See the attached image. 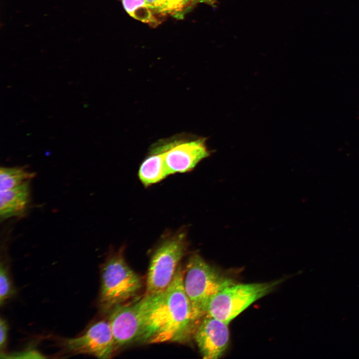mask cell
<instances>
[{
  "mask_svg": "<svg viewBox=\"0 0 359 359\" xmlns=\"http://www.w3.org/2000/svg\"><path fill=\"white\" fill-rule=\"evenodd\" d=\"M280 280L265 283H234L223 289L209 302L205 315L229 323L253 303L268 294Z\"/></svg>",
  "mask_w": 359,
  "mask_h": 359,
  "instance_id": "5b68a950",
  "label": "cell"
},
{
  "mask_svg": "<svg viewBox=\"0 0 359 359\" xmlns=\"http://www.w3.org/2000/svg\"><path fill=\"white\" fill-rule=\"evenodd\" d=\"M183 271L179 266L173 280L162 293L143 296L144 322L137 341L156 344L184 340L199 322L195 319L183 286Z\"/></svg>",
  "mask_w": 359,
  "mask_h": 359,
  "instance_id": "6da1fadb",
  "label": "cell"
},
{
  "mask_svg": "<svg viewBox=\"0 0 359 359\" xmlns=\"http://www.w3.org/2000/svg\"><path fill=\"white\" fill-rule=\"evenodd\" d=\"M110 311L108 321L117 348L137 341L144 326L143 297L129 304L116 306Z\"/></svg>",
  "mask_w": 359,
  "mask_h": 359,
  "instance_id": "ba28073f",
  "label": "cell"
},
{
  "mask_svg": "<svg viewBox=\"0 0 359 359\" xmlns=\"http://www.w3.org/2000/svg\"><path fill=\"white\" fill-rule=\"evenodd\" d=\"M149 7L155 13H160V5L159 0H146Z\"/></svg>",
  "mask_w": 359,
  "mask_h": 359,
  "instance_id": "e0dca14e",
  "label": "cell"
},
{
  "mask_svg": "<svg viewBox=\"0 0 359 359\" xmlns=\"http://www.w3.org/2000/svg\"><path fill=\"white\" fill-rule=\"evenodd\" d=\"M34 176V173L28 172L23 168L1 167L0 169V191L17 187Z\"/></svg>",
  "mask_w": 359,
  "mask_h": 359,
  "instance_id": "4fadbf2b",
  "label": "cell"
},
{
  "mask_svg": "<svg viewBox=\"0 0 359 359\" xmlns=\"http://www.w3.org/2000/svg\"><path fill=\"white\" fill-rule=\"evenodd\" d=\"M64 345L72 353L100 359L111 358L118 349L110 323L104 320L93 324L82 335L66 340Z\"/></svg>",
  "mask_w": 359,
  "mask_h": 359,
  "instance_id": "52a82bcc",
  "label": "cell"
},
{
  "mask_svg": "<svg viewBox=\"0 0 359 359\" xmlns=\"http://www.w3.org/2000/svg\"><path fill=\"white\" fill-rule=\"evenodd\" d=\"M13 289L7 272L2 264L0 269V303H3L12 294Z\"/></svg>",
  "mask_w": 359,
  "mask_h": 359,
  "instance_id": "9a60e30c",
  "label": "cell"
},
{
  "mask_svg": "<svg viewBox=\"0 0 359 359\" xmlns=\"http://www.w3.org/2000/svg\"><path fill=\"white\" fill-rule=\"evenodd\" d=\"M141 181L148 186L156 183L169 176L164 161L162 150L156 144L141 165L139 171Z\"/></svg>",
  "mask_w": 359,
  "mask_h": 359,
  "instance_id": "8fae6325",
  "label": "cell"
},
{
  "mask_svg": "<svg viewBox=\"0 0 359 359\" xmlns=\"http://www.w3.org/2000/svg\"><path fill=\"white\" fill-rule=\"evenodd\" d=\"M206 138L185 140L174 139L157 144L162 150L169 175L185 173L193 169L210 154L206 145Z\"/></svg>",
  "mask_w": 359,
  "mask_h": 359,
  "instance_id": "8992f818",
  "label": "cell"
},
{
  "mask_svg": "<svg viewBox=\"0 0 359 359\" xmlns=\"http://www.w3.org/2000/svg\"><path fill=\"white\" fill-rule=\"evenodd\" d=\"M183 286L190 302L195 320L205 315L210 300L235 282L207 263L199 254H192L183 271Z\"/></svg>",
  "mask_w": 359,
  "mask_h": 359,
  "instance_id": "7a4b0ae2",
  "label": "cell"
},
{
  "mask_svg": "<svg viewBox=\"0 0 359 359\" xmlns=\"http://www.w3.org/2000/svg\"><path fill=\"white\" fill-rule=\"evenodd\" d=\"M127 12L134 18L144 23L157 24L159 22L146 0H122Z\"/></svg>",
  "mask_w": 359,
  "mask_h": 359,
  "instance_id": "5bb4252c",
  "label": "cell"
},
{
  "mask_svg": "<svg viewBox=\"0 0 359 359\" xmlns=\"http://www.w3.org/2000/svg\"><path fill=\"white\" fill-rule=\"evenodd\" d=\"M228 324L205 315L194 331V339L202 358L217 359L228 347L229 340Z\"/></svg>",
  "mask_w": 359,
  "mask_h": 359,
  "instance_id": "9c48e42d",
  "label": "cell"
},
{
  "mask_svg": "<svg viewBox=\"0 0 359 359\" xmlns=\"http://www.w3.org/2000/svg\"><path fill=\"white\" fill-rule=\"evenodd\" d=\"M99 302L111 310L135 297L142 288L141 277L126 262L122 251L110 255L101 270Z\"/></svg>",
  "mask_w": 359,
  "mask_h": 359,
  "instance_id": "3957f363",
  "label": "cell"
},
{
  "mask_svg": "<svg viewBox=\"0 0 359 359\" xmlns=\"http://www.w3.org/2000/svg\"><path fill=\"white\" fill-rule=\"evenodd\" d=\"M29 198V180L12 189L0 191L1 219L22 215L28 206Z\"/></svg>",
  "mask_w": 359,
  "mask_h": 359,
  "instance_id": "30bf717a",
  "label": "cell"
},
{
  "mask_svg": "<svg viewBox=\"0 0 359 359\" xmlns=\"http://www.w3.org/2000/svg\"><path fill=\"white\" fill-rule=\"evenodd\" d=\"M160 13L170 14L175 18L182 19L184 14L196 4L204 3L215 6V0H159Z\"/></svg>",
  "mask_w": 359,
  "mask_h": 359,
  "instance_id": "7c38bea8",
  "label": "cell"
},
{
  "mask_svg": "<svg viewBox=\"0 0 359 359\" xmlns=\"http://www.w3.org/2000/svg\"><path fill=\"white\" fill-rule=\"evenodd\" d=\"M0 348H3L7 340V326L4 320L0 319Z\"/></svg>",
  "mask_w": 359,
  "mask_h": 359,
  "instance_id": "2e32d148",
  "label": "cell"
},
{
  "mask_svg": "<svg viewBox=\"0 0 359 359\" xmlns=\"http://www.w3.org/2000/svg\"><path fill=\"white\" fill-rule=\"evenodd\" d=\"M186 233L183 230L167 236L152 255L149 266L146 295L163 292L170 285L186 250Z\"/></svg>",
  "mask_w": 359,
  "mask_h": 359,
  "instance_id": "277c9868",
  "label": "cell"
}]
</instances>
